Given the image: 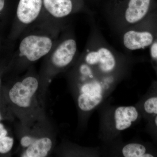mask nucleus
Returning a JSON list of instances; mask_svg holds the SVG:
<instances>
[{
  "label": "nucleus",
  "mask_w": 157,
  "mask_h": 157,
  "mask_svg": "<svg viewBox=\"0 0 157 157\" xmlns=\"http://www.w3.org/2000/svg\"><path fill=\"white\" fill-rule=\"evenodd\" d=\"M44 87L33 66L22 76H11L7 82L2 85V90L14 115L25 123L42 117L40 114L43 107L41 96Z\"/></svg>",
  "instance_id": "f03ea898"
},
{
  "label": "nucleus",
  "mask_w": 157,
  "mask_h": 157,
  "mask_svg": "<svg viewBox=\"0 0 157 157\" xmlns=\"http://www.w3.org/2000/svg\"><path fill=\"white\" fill-rule=\"evenodd\" d=\"M13 4V0H0V28L9 17Z\"/></svg>",
  "instance_id": "2eb2a0df"
},
{
  "label": "nucleus",
  "mask_w": 157,
  "mask_h": 157,
  "mask_svg": "<svg viewBox=\"0 0 157 157\" xmlns=\"http://www.w3.org/2000/svg\"><path fill=\"white\" fill-rule=\"evenodd\" d=\"M91 1H93V2H99L102 1L103 0H91Z\"/></svg>",
  "instance_id": "4be33fe9"
},
{
  "label": "nucleus",
  "mask_w": 157,
  "mask_h": 157,
  "mask_svg": "<svg viewBox=\"0 0 157 157\" xmlns=\"http://www.w3.org/2000/svg\"><path fill=\"white\" fill-rule=\"evenodd\" d=\"M8 132L4 125L0 122V138L8 135Z\"/></svg>",
  "instance_id": "aec40b11"
},
{
  "label": "nucleus",
  "mask_w": 157,
  "mask_h": 157,
  "mask_svg": "<svg viewBox=\"0 0 157 157\" xmlns=\"http://www.w3.org/2000/svg\"><path fill=\"white\" fill-rule=\"evenodd\" d=\"M103 17L113 33L119 36L149 14L152 0H103Z\"/></svg>",
  "instance_id": "20e7f679"
},
{
  "label": "nucleus",
  "mask_w": 157,
  "mask_h": 157,
  "mask_svg": "<svg viewBox=\"0 0 157 157\" xmlns=\"http://www.w3.org/2000/svg\"><path fill=\"white\" fill-rule=\"evenodd\" d=\"M46 20L62 25L70 24L71 16L88 11L85 0H42Z\"/></svg>",
  "instance_id": "6e6552de"
},
{
  "label": "nucleus",
  "mask_w": 157,
  "mask_h": 157,
  "mask_svg": "<svg viewBox=\"0 0 157 157\" xmlns=\"http://www.w3.org/2000/svg\"><path fill=\"white\" fill-rule=\"evenodd\" d=\"M14 116L3 95L2 86L0 88V122L3 121H13Z\"/></svg>",
  "instance_id": "4468645a"
},
{
  "label": "nucleus",
  "mask_w": 157,
  "mask_h": 157,
  "mask_svg": "<svg viewBox=\"0 0 157 157\" xmlns=\"http://www.w3.org/2000/svg\"><path fill=\"white\" fill-rule=\"evenodd\" d=\"M141 102L140 109L144 115L150 120L157 115V86Z\"/></svg>",
  "instance_id": "ddd939ff"
},
{
  "label": "nucleus",
  "mask_w": 157,
  "mask_h": 157,
  "mask_svg": "<svg viewBox=\"0 0 157 157\" xmlns=\"http://www.w3.org/2000/svg\"><path fill=\"white\" fill-rule=\"evenodd\" d=\"M146 17L143 20L124 31L119 35L121 42L128 51L142 49L151 46L155 41L154 32L152 28L154 23L147 22Z\"/></svg>",
  "instance_id": "1a4fd4ad"
},
{
  "label": "nucleus",
  "mask_w": 157,
  "mask_h": 157,
  "mask_svg": "<svg viewBox=\"0 0 157 157\" xmlns=\"http://www.w3.org/2000/svg\"><path fill=\"white\" fill-rule=\"evenodd\" d=\"M79 56L75 33L70 24L62 31L56 44L44 58L39 73L42 82L45 85L59 73L72 67Z\"/></svg>",
  "instance_id": "39448f33"
},
{
  "label": "nucleus",
  "mask_w": 157,
  "mask_h": 157,
  "mask_svg": "<svg viewBox=\"0 0 157 157\" xmlns=\"http://www.w3.org/2000/svg\"><path fill=\"white\" fill-rule=\"evenodd\" d=\"M45 20L42 0H17L6 44L13 45L25 31Z\"/></svg>",
  "instance_id": "423d86ee"
},
{
  "label": "nucleus",
  "mask_w": 157,
  "mask_h": 157,
  "mask_svg": "<svg viewBox=\"0 0 157 157\" xmlns=\"http://www.w3.org/2000/svg\"><path fill=\"white\" fill-rule=\"evenodd\" d=\"M155 60H157V58L156 59H155Z\"/></svg>",
  "instance_id": "5701e85b"
},
{
  "label": "nucleus",
  "mask_w": 157,
  "mask_h": 157,
  "mask_svg": "<svg viewBox=\"0 0 157 157\" xmlns=\"http://www.w3.org/2000/svg\"><path fill=\"white\" fill-rule=\"evenodd\" d=\"M104 95L103 94H78L77 105L81 111L89 112L101 104Z\"/></svg>",
  "instance_id": "9b49d317"
},
{
  "label": "nucleus",
  "mask_w": 157,
  "mask_h": 157,
  "mask_svg": "<svg viewBox=\"0 0 157 157\" xmlns=\"http://www.w3.org/2000/svg\"><path fill=\"white\" fill-rule=\"evenodd\" d=\"M150 53L152 58L154 60L157 58V40H155L151 45Z\"/></svg>",
  "instance_id": "6ab92c4d"
},
{
  "label": "nucleus",
  "mask_w": 157,
  "mask_h": 157,
  "mask_svg": "<svg viewBox=\"0 0 157 157\" xmlns=\"http://www.w3.org/2000/svg\"><path fill=\"white\" fill-rule=\"evenodd\" d=\"M139 110L134 106H121L114 110L113 114L114 129L117 132L127 130L138 119Z\"/></svg>",
  "instance_id": "9d476101"
},
{
  "label": "nucleus",
  "mask_w": 157,
  "mask_h": 157,
  "mask_svg": "<svg viewBox=\"0 0 157 157\" xmlns=\"http://www.w3.org/2000/svg\"><path fill=\"white\" fill-rule=\"evenodd\" d=\"M14 140L13 137L7 136L0 138V155H5L11 151Z\"/></svg>",
  "instance_id": "dca6fc26"
},
{
  "label": "nucleus",
  "mask_w": 157,
  "mask_h": 157,
  "mask_svg": "<svg viewBox=\"0 0 157 157\" xmlns=\"http://www.w3.org/2000/svg\"><path fill=\"white\" fill-rule=\"evenodd\" d=\"M6 47V43H4V40H3L2 36L0 35V52L4 50Z\"/></svg>",
  "instance_id": "412c9836"
},
{
  "label": "nucleus",
  "mask_w": 157,
  "mask_h": 157,
  "mask_svg": "<svg viewBox=\"0 0 157 157\" xmlns=\"http://www.w3.org/2000/svg\"><path fill=\"white\" fill-rule=\"evenodd\" d=\"M68 25L43 21L25 31L17 39L16 48L10 50L6 75H18L45 58L52 50L62 31Z\"/></svg>",
  "instance_id": "f257e3e1"
},
{
  "label": "nucleus",
  "mask_w": 157,
  "mask_h": 157,
  "mask_svg": "<svg viewBox=\"0 0 157 157\" xmlns=\"http://www.w3.org/2000/svg\"><path fill=\"white\" fill-rule=\"evenodd\" d=\"M42 118L24 123L28 124V129L21 135L20 144L22 148L20 156L45 157L52 151L54 141L52 135L44 131Z\"/></svg>",
  "instance_id": "0eeeda50"
},
{
  "label": "nucleus",
  "mask_w": 157,
  "mask_h": 157,
  "mask_svg": "<svg viewBox=\"0 0 157 157\" xmlns=\"http://www.w3.org/2000/svg\"><path fill=\"white\" fill-rule=\"evenodd\" d=\"M150 127L151 131L157 136V115L155 116L150 120Z\"/></svg>",
  "instance_id": "a211bd4d"
},
{
  "label": "nucleus",
  "mask_w": 157,
  "mask_h": 157,
  "mask_svg": "<svg viewBox=\"0 0 157 157\" xmlns=\"http://www.w3.org/2000/svg\"><path fill=\"white\" fill-rule=\"evenodd\" d=\"M0 58V88L2 85L3 78L7 75L9 67V51Z\"/></svg>",
  "instance_id": "f3484780"
},
{
  "label": "nucleus",
  "mask_w": 157,
  "mask_h": 157,
  "mask_svg": "<svg viewBox=\"0 0 157 157\" xmlns=\"http://www.w3.org/2000/svg\"><path fill=\"white\" fill-rule=\"evenodd\" d=\"M122 154L125 157H153L155 155L148 150L144 144L138 143H131L123 147Z\"/></svg>",
  "instance_id": "f8f14e48"
},
{
  "label": "nucleus",
  "mask_w": 157,
  "mask_h": 157,
  "mask_svg": "<svg viewBox=\"0 0 157 157\" xmlns=\"http://www.w3.org/2000/svg\"><path fill=\"white\" fill-rule=\"evenodd\" d=\"M90 16L89 35L79 58L90 66L98 76L113 81L123 74L130 60L109 45Z\"/></svg>",
  "instance_id": "7ed1b4c3"
}]
</instances>
